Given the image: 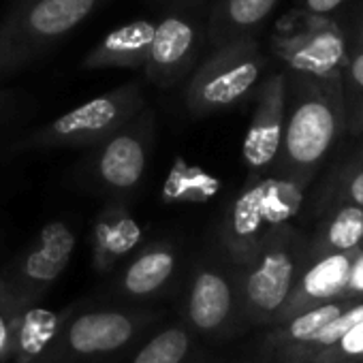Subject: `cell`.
<instances>
[{
  "label": "cell",
  "mask_w": 363,
  "mask_h": 363,
  "mask_svg": "<svg viewBox=\"0 0 363 363\" xmlns=\"http://www.w3.org/2000/svg\"><path fill=\"white\" fill-rule=\"evenodd\" d=\"M342 135H346V126L340 75L286 73L284 130L276 162L267 175L308 189Z\"/></svg>",
  "instance_id": "obj_1"
},
{
  "label": "cell",
  "mask_w": 363,
  "mask_h": 363,
  "mask_svg": "<svg viewBox=\"0 0 363 363\" xmlns=\"http://www.w3.org/2000/svg\"><path fill=\"white\" fill-rule=\"evenodd\" d=\"M303 193L306 189L276 175H248L218 223L220 252L235 267H244L272 229L297 216Z\"/></svg>",
  "instance_id": "obj_2"
},
{
  "label": "cell",
  "mask_w": 363,
  "mask_h": 363,
  "mask_svg": "<svg viewBox=\"0 0 363 363\" xmlns=\"http://www.w3.org/2000/svg\"><path fill=\"white\" fill-rule=\"evenodd\" d=\"M308 259V233L293 223L267 233L255 257L238 267L242 310L248 327L278 323Z\"/></svg>",
  "instance_id": "obj_3"
},
{
  "label": "cell",
  "mask_w": 363,
  "mask_h": 363,
  "mask_svg": "<svg viewBox=\"0 0 363 363\" xmlns=\"http://www.w3.org/2000/svg\"><path fill=\"white\" fill-rule=\"evenodd\" d=\"M101 5L103 0H16L0 20V82L37 62Z\"/></svg>",
  "instance_id": "obj_4"
},
{
  "label": "cell",
  "mask_w": 363,
  "mask_h": 363,
  "mask_svg": "<svg viewBox=\"0 0 363 363\" xmlns=\"http://www.w3.org/2000/svg\"><path fill=\"white\" fill-rule=\"evenodd\" d=\"M154 145L156 111L145 105L109 137L86 147L75 171L79 184L105 199H133L143 186Z\"/></svg>",
  "instance_id": "obj_5"
},
{
  "label": "cell",
  "mask_w": 363,
  "mask_h": 363,
  "mask_svg": "<svg viewBox=\"0 0 363 363\" xmlns=\"http://www.w3.org/2000/svg\"><path fill=\"white\" fill-rule=\"evenodd\" d=\"M267 56L259 39L208 50L184 90L189 113L203 118L244 103L267 75Z\"/></svg>",
  "instance_id": "obj_6"
},
{
  "label": "cell",
  "mask_w": 363,
  "mask_h": 363,
  "mask_svg": "<svg viewBox=\"0 0 363 363\" xmlns=\"http://www.w3.org/2000/svg\"><path fill=\"white\" fill-rule=\"evenodd\" d=\"M145 105V92L139 82L122 84L20 137L11 143L9 154L96 145Z\"/></svg>",
  "instance_id": "obj_7"
},
{
  "label": "cell",
  "mask_w": 363,
  "mask_h": 363,
  "mask_svg": "<svg viewBox=\"0 0 363 363\" xmlns=\"http://www.w3.org/2000/svg\"><path fill=\"white\" fill-rule=\"evenodd\" d=\"M156 314L143 308H96L67 316L48 363H94L141 337Z\"/></svg>",
  "instance_id": "obj_8"
},
{
  "label": "cell",
  "mask_w": 363,
  "mask_h": 363,
  "mask_svg": "<svg viewBox=\"0 0 363 363\" xmlns=\"http://www.w3.org/2000/svg\"><path fill=\"white\" fill-rule=\"evenodd\" d=\"M184 325L201 337L227 340L248 327L242 310L238 267L223 259H201L184 295Z\"/></svg>",
  "instance_id": "obj_9"
},
{
  "label": "cell",
  "mask_w": 363,
  "mask_h": 363,
  "mask_svg": "<svg viewBox=\"0 0 363 363\" xmlns=\"http://www.w3.org/2000/svg\"><path fill=\"white\" fill-rule=\"evenodd\" d=\"M206 22L208 7H179L162 13L141 69L152 86L167 90L191 77L208 48Z\"/></svg>",
  "instance_id": "obj_10"
},
{
  "label": "cell",
  "mask_w": 363,
  "mask_h": 363,
  "mask_svg": "<svg viewBox=\"0 0 363 363\" xmlns=\"http://www.w3.org/2000/svg\"><path fill=\"white\" fill-rule=\"evenodd\" d=\"M75 246V229L65 220H52L0 272V278L20 299L37 303L69 267Z\"/></svg>",
  "instance_id": "obj_11"
},
{
  "label": "cell",
  "mask_w": 363,
  "mask_h": 363,
  "mask_svg": "<svg viewBox=\"0 0 363 363\" xmlns=\"http://www.w3.org/2000/svg\"><path fill=\"white\" fill-rule=\"evenodd\" d=\"M344 28L331 18L306 16V24L293 33H280L272 39V54L286 73L310 77L340 75L346 56Z\"/></svg>",
  "instance_id": "obj_12"
},
{
  "label": "cell",
  "mask_w": 363,
  "mask_h": 363,
  "mask_svg": "<svg viewBox=\"0 0 363 363\" xmlns=\"http://www.w3.org/2000/svg\"><path fill=\"white\" fill-rule=\"evenodd\" d=\"M286 107V73L272 71L255 90V109L242 145V158L248 175H267L276 162Z\"/></svg>",
  "instance_id": "obj_13"
},
{
  "label": "cell",
  "mask_w": 363,
  "mask_h": 363,
  "mask_svg": "<svg viewBox=\"0 0 363 363\" xmlns=\"http://www.w3.org/2000/svg\"><path fill=\"white\" fill-rule=\"evenodd\" d=\"M179 269V248L173 242H152L133 252L116 269L111 291L128 301H145L169 289Z\"/></svg>",
  "instance_id": "obj_14"
},
{
  "label": "cell",
  "mask_w": 363,
  "mask_h": 363,
  "mask_svg": "<svg viewBox=\"0 0 363 363\" xmlns=\"http://www.w3.org/2000/svg\"><path fill=\"white\" fill-rule=\"evenodd\" d=\"M145 233L133 216L128 201L107 199L92 229V267L99 274L116 272L143 246Z\"/></svg>",
  "instance_id": "obj_15"
},
{
  "label": "cell",
  "mask_w": 363,
  "mask_h": 363,
  "mask_svg": "<svg viewBox=\"0 0 363 363\" xmlns=\"http://www.w3.org/2000/svg\"><path fill=\"white\" fill-rule=\"evenodd\" d=\"M357 250H352V252H325V255L308 252V259L301 267L297 284H295L278 323L286 320V318H291V316H295L308 308H314V306L325 303L329 299L342 297L346 291L350 263H352V257Z\"/></svg>",
  "instance_id": "obj_16"
},
{
  "label": "cell",
  "mask_w": 363,
  "mask_h": 363,
  "mask_svg": "<svg viewBox=\"0 0 363 363\" xmlns=\"http://www.w3.org/2000/svg\"><path fill=\"white\" fill-rule=\"evenodd\" d=\"M280 0H214L208 7V50L227 43L257 39Z\"/></svg>",
  "instance_id": "obj_17"
},
{
  "label": "cell",
  "mask_w": 363,
  "mask_h": 363,
  "mask_svg": "<svg viewBox=\"0 0 363 363\" xmlns=\"http://www.w3.org/2000/svg\"><path fill=\"white\" fill-rule=\"evenodd\" d=\"M156 24L150 20H133L105 35L82 60V71L130 69L141 71L154 39Z\"/></svg>",
  "instance_id": "obj_18"
},
{
  "label": "cell",
  "mask_w": 363,
  "mask_h": 363,
  "mask_svg": "<svg viewBox=\"0 0 363 363\" xmlns=\"http://www.w3.org/2000/svg\"><path fill=\"white\" fill-rule=\"evenodd\" d=\"M354 299L348 295L329 299L325 303H318L314 308H308L286 320H280L272 327H263L265 333L257 340L255 352H252V363H265L274 359L276 354L308 342L312 335H316L331 318H335L346 306H350Z\"/></svg>",
  "instance_id": "obj_19"
},
{
  "label": "cell",
  "mask_w": 363,
  "mask_h": 363,
  "mask_svg": "<svg viewBox=\"0 0 363 363\" xmlns=\"http://www.w3.org/2000/svg\"><path fill=\"white\" fill-rule=\"evenodd\" d=\"M67 316L39 303L24 306L5 363H48Z\"/></svg>",
  "instance_id": "obj_20"
},
{
  "label": "cell",
  "mask_w": 363,
  "mask_h": 363,
  "mask_svg": "<svg viewBox=\"0 0 363 363\" xmlns=\"http://www.w3.org/2000/svg\"><path fill=\"white\" fill-rule=\"evenodd\" d=\"M363 246V208L352 203H329L323 218L308 235V252H352Z\"/></svg>",
  "instance_id": "obj_21"
},
{
  "label": "cell",
  "mask_w": 363,
  "mask_h": 363,
  "mask_svg": "<svg viewBox=\"0 0 363 363\" xmlns=\"http://www.w3.org/2000/svg\"><path fill=\"white\" fill-rule=\"evenodd\" d=\"M195 350V333L184 325H169L143 340L128 363H186Z\"/></svg>",
  "instance_id": "obj_22"
},
{
  "label": "cell",
  "mask_w": 363,
  "mask_h": 363,
  "mask_svg": "<svg viewBox=\"0 0 363 363\" xmlns=\"http://www.w3.org/2000/svg\"><path fill=\"white\" fill-rule=\"evenodd\" d=\"M340 88L344 107L346 135H363V50L346 48L344 62L340 67Z\"/></svg>",
  "instance_id": "obj_23"
},
{
  "label": "cell",
  "mask_w": 363,
  "mask_h": 363,
  "mask_svg": "<svg viewBox=\"0 0 363 363\" xmlns=\"http://www.w3.org/2000/svg\"><path fill=\"white\" fill-rule=\"evenodd\" d=\"M218 182L199 167L179 162L169 171L164 182V201L169 203H203L214 197Z\"/></svg>",
  "instance_id": "obj_24"
},
{
  "label": "cell",
  "mask_w": 363,
  "mask_h": 363,
  "mask_svg": "<svg viewBox=\"0 0 363 363\" xmlns=\"http://www.w3.org/2000/svg\"><path fill=\"white\" fill-rule=\"evenodd\" d=\"M323 191V208L329 203H352L363 208V147L333 171Z\"/></svg>",
  "instance_id": "obj_25"
},
{
  "label": "cell",
  "mask_w": 363,
  "mask_h": 363,
  "mask_svg": "<svg viewBox=\"0 0 363 363\" xmlns=\"http://www.w3.org/2000/svg\"><path fill=\"white\" fill-rule=\"evenodd\" d=\"M24 306H28L24 299H20L9 284L0 278V363L7 361L11 342H13V333L18 327V318L20 312L24 310Z\"/></svg>",
  "instance_id": "obj_26"
},
{
  "label": "cell",
  "mask_w": 363,
  "mask_h": 363,
  "mask_svg": "<svg viewBox=\"0 0 363 363\" xmlns=\"http://www.w3.org/2000/svg\"><path fill=\"white\" fill-rule=\"evenodd\" d=\"M308 363H363V320L352 325L331 348Z\"/></svg>",
  "instance_id": "obj_27"
},
{
  "label": "cell",
  "mask_w": 363,
  "mask_h": 363,
  "mask_svg": "<svg viewBox=\"0 0 363 363\" xmlns=\"http://www.w3.org/2000/svg\"><path fill=\"white\" fill-rule=\"evenodd\" d=\"M297 9L312 18H331L337 9L346 5V0H295Z\"/></svg>",
  "instance_id": "obj_28"
},
{
  "label": "cell",
  "mask_w": 363,
  "mask_h": 363,
  "mask_svg": "<svg viewBox=\"0 0 363 363\" xmlns=\"http://www.w3.org/2000/svg\"><path fill=\"white\" fill-rule=\"evenodd\" d=\"M344 295H348V297H352V299H361V297H363V246H361V248L354 252V257H352Z\"/></svg>",
  "instance_id": "obj_29"
},
{
  "label": "cell",
  "mask_w": 363,
  "mask_h": 363,
  "mask_svg": "<svg viewBox=\"0 0 363 363\" xmlns=\"http://www.w3.org/2000/svg\"><path fill=\"white\" fill-rule=\"evenodd\" d=\"M162 11L167 9H179V7H210L208 0H150Z\"/></svg>",
  "instance_id": "obj_30"
},
{
  "label": "cell",
  "mask_w": 363,
  "mask_h": 363,
  "mask_svg": "<svg viewBox=\"0 0 363 363\" xmlns=\"http://www.w3.org/2000/svg\"><path fill=\"white\" fill-rule=\"evenodd\" d=\"M346 45H350V48H361V50H363V16H361L359 24H357L354 35H352V37H346Z\"/></svg>",
  "instance_id": "obj_31"
},
{
  "label": "cell",
  "mask_w": 363,
  "mask_h": 363,
  "mask_svg": "<svg viewBox=\"0 0 363 363\" xmlns=\"http://www.w3.org/2000/svg\"><path fill=\"white\" fill-rule=\"evenodd\" d=\"M7 105H9V103H7V96H5L3 92H0V116H3V113H5Z\"/></svg>",
  "instance_id": "obj_32"
},
{
  "label": "cell",
  "mask_w": 363,
  "mask_h": 363,
  "mask_svg": "<svg viewBox=\"0 0 363 363\" xmlns=\"http://www.w3.org/2000/svg\"><path fill=\"white\" fill-rule=\"evenodd\" d=\"M359 139H361V141H363V135H361V137H359ZM361 147H363V145H361Z\"/></svg>",
  "instance_id": "obj_33"
}]
</instances>
